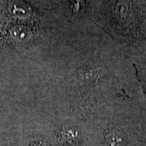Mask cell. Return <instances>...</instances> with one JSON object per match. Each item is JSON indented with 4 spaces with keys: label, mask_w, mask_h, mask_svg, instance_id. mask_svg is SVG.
I'll return each mask as SVG.
<instances>
[{
    "label": "cell",
    "mask_w": 146,
    "mask_h": 146,
    "mask_svg": "<svg viewBox=\"0 0 146 146\" xmlns=\"http://www.w3.org/2000/svg\"><path fill=\"white\" fill-rule=\"evenodd\" d=\"M10 34L11 38L17 42L27 41L32 36V33L30 29L24 25H16L12 27Z\"/></svg>",
    "instance_id": "1"
},
{
    "label": "cell",
    "mask_w": 146,
    "mask_h": 146,
    "mask_svg": "<svg viewBox=\"0 0 146 146\" xmlns=\"http://www.w3.org/2000/svg\"><path fill=\"white\" fill-rule=\"evenodd\" d=\"M9 11L11 15L17 18H25L31 14V9L29 5L20 1H16L11 3Z\"/></svg>",
    "instance_id": "2"
}]
</instances>
